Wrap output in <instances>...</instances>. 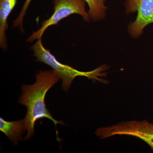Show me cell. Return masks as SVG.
Here are the masks:
<instances>
[{"mask_svg":"<svg viewBox=\"0 0 153 153\" xmlns=\"http://www.w3.org/2000/svg\"><path fill=\"white\" fill-rule=\"evenodd\" d=\"M126 9L128 13L138 12L136 20L129 27L133 37L139 36L146 26L153 23V0H127Z\"/></svg>","mask_w":153,"mask_h":153,"instance_id":"5","label":"cell"},{"mask_svg":"<svg viewBox=\"0 0 153 153\" xmlns=\"http://www.w3.org/2000/svg\"><path fill=\"white\" fill-rule=\"evenodd\" d=\"M32 0H25V2L22 7V10L17 19L14 21L13 27H18L21 30L22 32H24L23 28V21L24 17L26 15L28 7L30 6Z\"/></svg>","mask_w":153,"mask_h":153,"instance_id":"9","label":"cell"},{"mask_svg":"<svg viewBox=\"0 0 153 153\" xmlns=\"http://www.w3.org/2000/svg\"><path fill=\"white\" fill-rule=\"evenodd\" d=\"M89 7L88 15L94 21L104 18L106 7L104 6L105 0H84Z\"/></svg>","mask_w":153,"mask_h":153,"instance_id":"8","label":"cell"},{"mask_svg":"<svg viewBox=\"0 0 153 153\" xmlns=\"http://www.w3.org/2000/svg\"><path fill=\"white\" fill-rule=\"evenodd\" d=\"M30 49L34 52L33 55L36 57L37 61L49 65L59 75L62 80V87L64 91H68L72 81L78 76H85L89 79L105 82L101 77L105 74V66H100L93 71L87 72L78 71L59 62L50 51L44 47L41 39L37 40Z\"/></svg>","mask_w":153,"mask_h":153,"instance_id":"2","label":"cell"},{"mask_svg":"<svg viewBox=\"0 0 153 153\" xmlns=\"http://www.w3.org/2000/svg\"><path fill=\"white\" fill-rule=\"evenodd\" d=\"M95 134L101 139L116 135L136 137L146 143L153 151V123L146 120L123 122L111 126L99 128Z\"/></svg>","mask_w":153,"mask_h":153,"instance_id":"4","label":"cell"},{"mask_svg":"<svg viewBox=\"0 0 153 153\" xmlns=\"http://www.w3.org/2000/svg\"><path fill=\"white\" fill-rule=\"evenodd\" d=\"M18 0H0V47L5 51L7 48L6 31L8 28L7 19L16 5Z\"/></svg>","mask_w":153,"mask_h":153,"instance_id":"6","label":"cell"},{"mask_svg":"<svg viewBox=\"0 0 153 153\" xmlns=\"http://www.w3.org/2000/svg\"><path fill=\"white\" fill-rule=\"evenodd\" d=\"M36 81L31 85L22 86V94L19 102L27 108V113L24 119L25 132H27L25 140L30 139L34 134L35 123L38 120L47 118L54 123L64 125L62 121L55 119L47 108L45 97L48 91L60 79V76L53 70L40 71L36 75Z\"/></svg>","mask_w":153,"mask_h":153,"instance_id":"1","label":"cell"},{"mask_svg":"<svg viewBox=\"0 0 153 153\" xmlns=\"http://www.w3.org/2000/svg\"><path fill=\"white\" fill-rule=\"evenodd\" d=\"M0 131L4 134L14 144L17 145L22 139V134L25 132V120L7 121L1 117Z\"/></svg>","mask_w":153,"mask_h":153,"instance_id":"7","label":"cell"},{"mask_svg":"<svg viewBox=\"0 0 153 153\" xmlns=\"http://www.w3.org/2000/svg\"><path fill=\"white\" fill-rule=\"evenodd\" d=\"M85 2L84 0H53L54 10L53 14L49 19L43 22L40 29L34 32L27 38V42H32L42 39L47 28L52 25H57L61 20L72 14H79L85 22H89V15L85 10Z\"/></svg>","mask_w":153,"mask_h":153,"instance_id":"3","label":"cell"}]
</instances>
